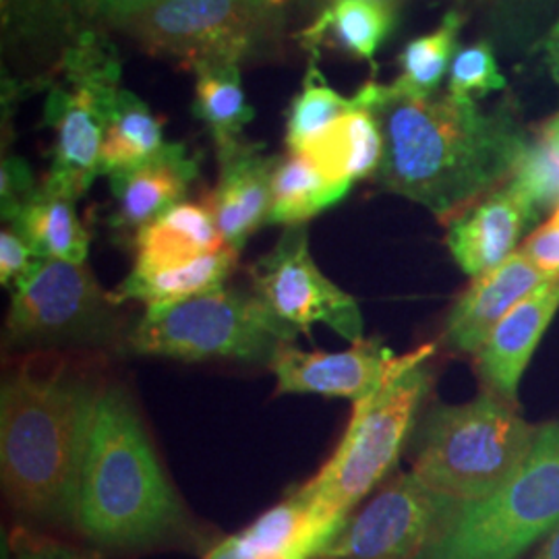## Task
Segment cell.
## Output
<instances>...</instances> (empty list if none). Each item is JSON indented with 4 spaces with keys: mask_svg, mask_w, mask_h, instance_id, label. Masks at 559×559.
Wrapping results in <instances>:
<instances>
[{
    "mask_svg": "<svg viewBox=\"0 0 559 559\" xmlns=\"http://www.w3.org/2000/svg\"><path fill=\"white\" fill-rule=\"evenodd\" d=\"M98 392L62 371L23 369L0 390V475L15 510L71 520Z\"/></svg>",
    "mask_w": 559,
    "mask_h": 559,
    "instance_id": "cell-2",
    "label": "cell"
},
{
    "mask_svg": "<svg viewBox=\"0 0 559 559\" xmlns=\"http://www.w3.org/2000/svg\"><path fill=\"white\" fill-rule=\"evenodd\" d=\"M396 357L380 340H362L348 350H300L282 342L270 367L276 376V394H318L325 399H371L394 373Z\"/></svg>",
    "mask_w": 559,
    "mask_h": 559,
    "instance_id": "cell-13",
    "label": "cell"
},
{
    "mask_svg": "<svg viewBox=\"0 0 559 559\" xmlns=\"http://www.w3.org/2000/svg\"><path fill=\"white\" fill-rule=\"evenodd\" d=\"M198 179V162L187 156L182 143H166L160 152L133 168L110 175L115 214L110 224L119 230H141L185 201Z\"/></svg>",
    "mask_w": 559,
    "mask_h": 559,
    "instance_id": "cell-17",
    "label": "cell"
},
{
    "mask_svg": "<svg viewBox=\"0 0 559 559\" xmlns=\"http://www.w3.org/2000/svg\"><path fill=\"white\" fill-rule=\"evenodd\" d=\"M549 280L554 278L537 270L522 251L512 253L493 270L473 278L460 295L445 321V344L456 353L477 355L496 325Z\"/></svg>",
    "mask_w": 559,
    "mask_h": 559,
    "instance_id": "cell-15",
    "label": "cell"
},
{
    "mask_svg": "<svg viewBox=\"0 0 559 559\" xmlns=\"http://www.w3.org/2000/svg\"><path fill=\"white\" fill-rule=\"evenodd\" d=\"M537 216L535 205L510 180L450 221L445 242L460 270L477 278L512 255L520 235Z\"/></svg>",
    "mask_w": 559,
    "mask_h": 559,
    "instance_id": "cell-14",
    "label": "cell"
},
{
    "mask_svg": "<svg viewBox=\"0 0 559 559\" xmlns=\"http://www.w3.org/2000/svg\"><path fill=\"white\" fill-rule=\"evenodd\" d=\"M456 503L415 473L400 475L348 519L318 559H417Z\"/></svg>",
    "mask_w": 559,
    "mask_h": 559,
    "instance_id": "cell-12",
    "label": "cell"
},
{
    "mask_svg": "<svg viewBox=\"0 0 559 559\" xmlns=\"http://www.w3.org/2000/svg\"><path fill=\"white\" fill-rule=\"evenodd\" d=\"M117 50L100 34H83L62 59V81L48 98L44 117L57 133L55 154L41 187L78 201L100 177L102 143L120 92Z\"/></svg>",
    "mask_w": 559,
    "mask_h": 559,
    "instance_id": "cell-8",
    "label": "cell"
},
{
    "mask_svg": "<svg viewBox=\"0 0 559 559\" xmlns=\"http://www.w3.org/2000/svg\"><path fill=\"white\" fill-rule=\"evenodd\" d=\"M433 350V344H425L402 355L380 390L371 399L353 404V417L336 452L313 479L297 489L300 498L332 516L348 520L350 510L388 477L429 392L427 360Z\"/></svg>",
    "mask_w": 559,
    "mask_h": 559,
    "instance_id": "cell-5",
    "label": "cell"
},
{
    "mask_svg": "<svg viewBox=\"0 0 559 559\" xmlns=\"http://www.w3.org/2000/svg\"><path fill=\"white\" fill-rule=\"evenodd\" d=\"M353 108L309 141L300 152L332 182L353 187L355 180L380 173L383 135L376 115L353 96Z\"/></svg>",
    "mask_w": 559,
    "mask_h": 559,
    "instance_id": "cell-19",
    "label": "cell"
},
{
    "mask_svg": "<svg viewBox=\"0 0 559 559\" xmlns=\"http://www.w3.org/2000/svg\"><path fill=\"white\" fill-rule=\"evenodd\" d=\"M193 71V110L210 129L222 158L245 145L242 129L253 120V108L245 100L239 64H203Z\"/></svg>",
    "mask_w": 559,
    "mask_h": 559,
    "instance_id": "cell-24",
    "label": "cell"
},
{
    "mask_svg": "<svg viewBox=\"0 0 559 559\" xmlns=\"http://www.w3.org/2000/svg\"><path fill=\"white\" fill-rule=\"evenodd\" d=\"M380 2H385V4H392V0H380Z\"/></svg>",
    "mask_w": 559,
    "mask_h": 559,
    "instance_id": "cell-40",
    "label": "cell"
},
{
    "mask_svg": "<svg viewBox=\"0 0 559 559\" xmlns=\"http://www.w3.org/2000/svg\"><path fill=\"white\" fill-rule=\"evenodd\" d=\"M115 305L85 263L38 260L11 288L7 338L98 342L110 334Z\"/></svg>",
    "mask_w": 559,
    "mask_h": 559,
    "instance_id": "cell-10",
    "label": "cell"
},
{
    "mask_svg": "<svg viewBox=\"0 0 559 559\" xmlns=\"http://www.w3.org/2000/svg\"><path fill=\"white\" fill-rule=\"evenodd\" d=\"M535 436L512 402L491 390L464 404H438L417 431L413 473L450 500H483L519 471Z\"/></svg>",
    "mask_w": 559,
    "mask_h": 559,
    "instance_id": "cell-4",
    "label": "cell"
},
{
    "mask_svg": "<svg viewBox=\"0 0 559 559\" xmlns=\"http://www.w3.org/2000/svg\"><path fill=\"white\" fill-rule=\"evenodd\" d=\"M38 260L29 242L15 228L0 233V284L4 288H13Z\"/></svg>",
    "mask_w": 559,
    "mask_h": 559,
    "instance_id": "cell-33",
    "label": "cell"
},
{
    "mask_svg": "<svg viewBox=\"0 0 559 559\" xmlns=\"http://www.w3.org/2000/svg\"><path fill=\"white\" fill-rule=\"evenodd\" d=\"M297 330L280 321L258 295L218 288L193 299L150 307L129 334L135 353L179 360L272 359Z\"/></svg>",
    "mask_w": 559,
    "mask_h": 559,
    "instance_id": "cell-7",
    "label": "cell"
},
{
    "mask_svg": "<svg viewBox=\"0 0 559 559\" xmlns=\"http://www.w3.org/2000/svg\"><path fill=\"white\" fill-rule=\"evenodd\" d=\"M510 180L535 205L547 210L559 203V141L540 135L526 140Z\"/></svg>",
    "mask_w": 559,
    "mask_h": 559,
    "instance_id": "cell-29",
    "label": "cell"
},
{
    "mask_svg": "<svg viewBox=\"0 0 559 559\" xmlns=\"http://www.w3.org/2000/svg\"><path fill=\"white\" fill-rule=\"evenodd\" d=\"M29 242L40 260L85 263L90 251V233L81 224L75 201L52 193L40 185L38 193L25 203L20 216L11 222Z\"/></svg>",
    "mask_w": 559,
    "mask_h": 559,
    "instance_id": "cell-22",
    "label": "cell"
},
{
    "mask_svg": "<svg viewBox=\"0 0 559 559\" xmlns=\"http://www.w3.org/2000/svg\"><path fill=\"white\" fill-rule=\"evenodd\" d=\"M394 27L392 4L380 0H334L307 38L320 40L330 29L342 50L357 59L373 60L381 41Z\"/></svg>",
    "mask_w": 559,
    "mask_h": 559,
    "instance_id": "cell-26",
    "label": "cell"
},
{
    "mask_svg": "<svg viewBox=\"0 0 559 559\" xmlns=\"http://www.w3.org/2000/svg\"><path fill=\"white\" fill-rule=\"evenodd\" d=\"M9 545L15 559H102L98 551L80 549L27 528H15L9 537Z\"/></svg>",
    "mask_w": 559,
    "mask_h": 559,
    "instance_id": "cell-32",
    "label": "cell"
},
{
    "mask_svg": "<svg viewBox=\"0 0 559 559\" xmlns=\"http://www.w3.org/2000/svg\"><path fill=\"white\" fill-rule=\"evenodd\" d=\"M522 253L543 274L559 278V205L554 216L524 240Z\"/></svg>",
    "mask_w": 559,
    "mask_h": 559,
    "instance_id": "cell-34",
    "label": "cell"
},
{
    "mask_svg": "<svg viewBox=\"0 0 559 559\" xmlns=\"http://www.w3.org/2000/svg\"><path fill=\"white\" fill-rule=\"evenodd\" d=\"M38 185L27 166L21 158H4L0 166V207L2 221L13 222L20 216L25 203L38 193Z\"/></svg>",
    "mask_w": 559,
    "mask_h": 559,
    "instance_id": "cell-31",
    "label": "cell"
},
{
    "mask_svg": "<svg viewBox=\"0 0 559 559\" xmlns=\"http://www.w3.org/2000/svg\"><path fill=\"white\" fill-rule=\"evenodd\" d=\"M535 559H559V524L545 537Z\"/></svg>",
    "mask_w": 559,
    "mask_h": 559,
    "instance_id": "cell-37",
    "label": "cell"
},
{
    "mask_svg": "<svg viewBox=\"0 0 559 559\" xmlns=\"http://www.w3.org/2000/svg\"><path fill=\"white\" fill-rule=\"evenodd\" d=\"M162 133L164 119L156 117L133 92L122 90L102 143V175L110 177L154 158L166 145Z\"/></svg>",
    "mask_w": 559,
    "mask_h": 559,
    "instance_id": "cell-25",
    "label": "cell"
},
{
    "mask_svg": "<svg viewBox=\"0 0 559 559\" xmlns=\"http://www.w3.org/2000/svg\"><path fill=\"white\" fill-rule=\"evenodd\" d=\"M239 251L226 247L218 253L203 255L200 260L187 261L162 270H131V274L120 282L112 293L115 302L140 300L150 307H166L182 300L201 297L224 288L226 280L235 272Z\"/></svg>",
    "mask_w": 559,
    "mask_h": 559,
    "instance_id": "cell-21",
    "label": "cell"
},
{
    "mask_svg": "<svg viewBox=\"0 0 559 559\" xmlns=\"http://www.w3.org/2000/svg\"><path fill=\"white\" fill-rule=\"evenodd\" d=\"M539 133L540 135H545V138L559 141V115L558 117H554V119L547 120V122L540 127Z\"/></svg>",
    "mask_w": 559,
    "mask_h": 559,
    "instance_id": "cell-38",
    "label": "cell"
},
{
    "mask_svg": "<svg viewBox=\"0 0 559 559\" xmlns=\"http://www.w3.org/2000/svg\"><path fill=\"white\" fill-rule=\"evenodd\" d=\"M545 55H547L551 75L559 83V21L554 25V29L549 32V36L545 40Z\"/></svg>",
    "mask_w": 559,
    "mask_h": 559,
    "instance_id": "cell-36",
    "label": "cell"
},
{
    "mask_svg": "<svg viewBox=\"0 0 559 559\" xmlns=\"http://www.w3.org/2000/svg\"><path fill=\"white\" fill-rule=\"evenodd\" d=\"M355 96L380 122L383 187L440 221H454L512 177L526 143L508 112L483 115L450 94L411 96L369 81Z\"/></svg>",
    "mask_w": 559,
    "mask_h": 559,
    "instance_id": "cell-1",
    "label": "cell"
},
{
    "mask_svg": "<svg viewBox=\"0 0 559 559\" xmlns=\"http://www.w3.org/2000/svg\"><path fill=\"white\" fill-rule=\"evenodd\" d=\"M278 158L263 156L255 145H240L221 158V179L203 203L210 207L228 247L240 251L270 218L272 175Z\"/></svg>",
    "mask_w": 559,
    "mask_h": 559,
    "instance_id": "cell-18",
    "label": "cell"
},
{
    "mask_svg": "<svg viewBox=\"0 0 559 559\" xmlns=\"http://www.w3.org/2000/svg\"><path fill=\"white\" fill-rule=\"evenodd\" d=\"M226 247L210 207L203 201H182L135 233L138 255L133 270L150 272L180 265Z\"/></svg>",
    "mask_w": 559,
    "mask_h": 559,
    "instance_id": "cell-20",
    "label": "cell"
},
{
    "mask_svg": "<svg viewBox=\"0 0 559 559\" xmlns=\"http://www.w3.org/2000/svg\"><path fill=\"white\" fill-rule=\"evenodd\" d=\"M255 295L297 332L323 323L350 344L362 342L359 302L323 276L309 251L305 226L284 230L276 247L251 267Z\"/></svg>",
    "mask_w": 559,
    "mask_h": 559,
    "instance_id": "cell-11",
    "label": "cell"
},
{
    "mask_svg": "<svg viewBox=\"0 0 559 559\" xmlns=\"http://www.w3.org/2000/svg\"><path fill=\"white\" fill-rule=\"evenodd\" d=\"M558 309L559 278H554L520 300L496 325L477 353L480 376L491 392L516 404L520 378Z\"/></svg>",
    "mask_w": 559,
    "mask_h": 559,
    "instance_id": "cell-16",
    "label": "cell"
},
{
    "mask_svg": "<svg viewBox=\"0 0 559 559\" xmlns=\"http://www.w3.org/2000/svg\"><path fill=\"white\" fill-rule=\"evenodd\" d=\"M258 559H309L305 556H297V554H261Z\"/></svg>",
    "mask_w": 559,
    "mask_h": 559,
    "instance_id": "cell-39",
    "label": "cell"
},
{
    "mask_svg": "<svg viewBox=\"0 0 559 559\" xmlns=\"http://www.w3.org/2000/svg\"><path fill=\"white\" fill-rule=\"evenodd\" d=\"M503 87L506 80L498 69L493 48L487 41H479L460 50L452 60L448 78L450 96L460 100H473V96L480 98Z\"/></svg>",
    "mask_w": 559,
    "mask_h": 559,
    "instance_id": "cell-30",
    "label": "cell"
},
{
    "mask_svg": "<svg viewBox=\"0 0 559 559\" xmlns=\"http://www.w3.org/2000/svg\"><path fill=\"white\" fill-rule=\"evenodd\" d=\"M355 100L344 98L334 92L320 71L311 67L302 83V92L290 104L286 124V147L297 154L309 141L318 138L321 131L353 108Z\"/></svg>",
    "mask_w": 559,
    "mask_h": 559,
    "instance_id": "cell-28",
    "label": "cell"
},
{
    "mask_svg": "<svg viewBox=\"0 0 559 559\" xmlns=\"http://www.w3.org/2000/svg\"><path fill=\"white\" fill-rule=\"evenodd\" d=\"M185 522L140 417L119 388L96 399L73 524L102 547H147Z\"/></svg>",
    "mask_w": 559,
    "mask_h": 559,
    "instance_id": "cell-3",
    "label": "cell"
},
{
    "mask_svg": "<svg viewBox=\"0 0 559 559\" xmlns=\"http://www.w3.org/2000/svg\"><path fill=\"white\" fill-rule=\"evenodd\" d=\"M462 21L460 13H448L436 32L408 41L399 59L400 78L392 87L411 96H433L448 67H452Z\"/></svg>",
    "mask_w": 559,
    "mask_h": 559,
    "instance_id": "cell-27",
    "label": "cell"
},
{
    "mask_svg": "<svg viewBox=\"0 0 559 559\" xmlns=\"http://www.w3.org/2000/svg\"><path fill=\"white\" fill-rule=\"evenodd\" d=\"M559 524V420L537 429L531 452L498 491L456 503L417 559H520Z\"/></svg>",
    "mask_w": 559,
    "mask_h": 559,
    "instance_id": "cell-6",
    "label": "cell"
},
{
    "mask_svg": "<svg viewBox=\"0 0 559 559\" xmlns=\"http://www.w3.org/2000/svg\"><path fill=\"white\" fill-rule=\"evenodd\" d=\"M274 0H158L119 27L154 57L189 69L240 64L274 34Z\"/></svg>",
    "mask_w": 559,
    "mask_h": 559,
    "instance_id": "cell-9",
    "label": "cell"
},
{
    "mask_svg": "<svg viewBox=\"0 0 559 559\" xmlns=\"http://www.w3.org/2000/svg\"><path fill=\"white\" fill-rule=\"evenodd\" d=\"M154 2L158 0H71V4L85 17L112 23L117 27Z\"/></svg>",
    "mask_w": 559,
    "mask_h": 559,
    "instance_id": "cell-35",
    "label": "cell"
},
{
    "mask_svg": "<svg viewBox=\"0 0 559 559\" xmlns=\"http://www.w3.org/2000/svg\"><path fill=\"white\" fill-rule=\"evenodd\" d=\"M348 191L350 187L325 179L320 168L302 154L288 152V156L278 158L272 175V207L267 224H282L286 228L302 226L344 200Z\"/></svg>",
    "mask_w": 559,
    "mask_h": 559,
    "instance_id": "cell-23",
    "label": "cell"
}]
</instances>
